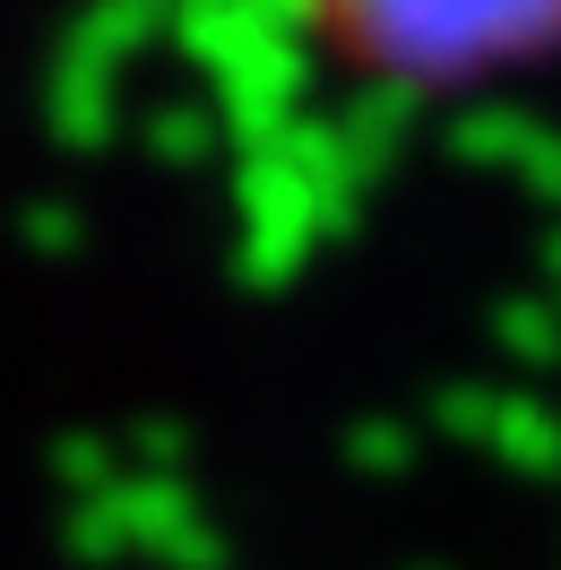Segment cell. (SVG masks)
<instances>
[{
    "label": "cell",
    "instance_id": "1",
    "mask_svg": "<svg viewBox=\"0 0 561 570\" xmlns=\"http://www.w3.org/2000/svg\"><path fill=\"white\" fill-rule=\"evenodd\" d=\"M337 70L397 96H466L561 61V0H294Z\"/></svg>",
    "mask_w": 561,
    "mask_h": 570
}]
</instances>
